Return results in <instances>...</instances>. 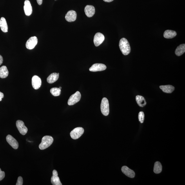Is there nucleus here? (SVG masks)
Masks as SVG:
<instances>
[{"instance_id": "f03ea898", "label": "nucleus", "mask_w": 185, "mask_h": 185, "mask_svg": "<svg viewBox=\"0 0 185 185\" xmlns=\"http://www.w3.org/2000/svg\"><path fill=\"white\" fill-rule=\"evenodd\" d=\"M53 139L50 136L46 135L42 138V142L39 145L40 150H44L50 147L53 143Z\"/></svg>"}, {"instance_id": "dca6fc26", "label": "nucleus", "mask_w": 185, "mask_h": 185, "mask_svg": "<svg viewBox=\"0 0 185 185\" xmlns=\"http://www.w3.org/2000/svg\"><path fill=\"white\" fill-rule=\"evenodd\" d=\"M84 12L87 16L88 18L92 17L95 14V8L93 6L87 5L85 8Z\"/></svg>"}, {"instance_id": "f257e3e1", "label": "nucleus", "mask_w": 185, "mask_h": 185, "mask_svg": "<svg viewBox=\"0 0 185 185\" xmlns=\"http://www.w3.org/2000/svg\"><path fill=\"white\" fill-rule=\"evenodd\" d=\"M119 46L120 50L124 55H127L131 52V47L127 40L125 38H122L120 40Z\"/></svg>"}, {"instance_id": "a878e982", "label": "nucleus", "mask_w": 185, "mask_h": 185, "mask_svg": "<svg viewBox=\"0 0 185 185\" xmlns=\"http://www.w3.org/2000/svg\"><path fill=\"white\" fill-rule=\"evenodd\" d=\"M138 118L141 123H143L144 120V114L143 111H140L138 115Z\"/></svg>"}, {"instance_id": "423d86ee", "label": "nucleus", "mask_w": 185, "mask_h": 185, "mask_svg": "<svg viewBox=\"0 0 185 185\" xmlns=\"http://www.w3.org/2000/svg\"><path fill=\"white\" fill-rule=\"evenodd\" d=\"M16 125L20 133L22 135H26L28 132V129L24 125V122L21 120H18Z\"/></svg>"}, {"instance_id": "f8f14e48", "label": "nucleus", "mask_w": 185, "mask_h": 185, "mask_svg": "<svg viewBox=\"0 0 185 185\" xmlns=\"http://www.w3.org/2000/svg\"><path fill=\"white\" fill-rule=\"evenodd\" d=\"M77 13L75 11L71 10L69 11L67 13L65 19L66 21L68 22H74L77 19Z\"/></svg>"}, {"instance_id": "2eb2a0df", "label": "nucleus", "mask_w": 185, "mask_h": 185, "mask_svg": "<svg viewBox=\"0 0 185 185\" xmlns=\"http://www.w3.org/2000/svg\"><path fill=\"white\" fill-rule=\"evenodd\" d=\"M122 172L127 176L130 178H134L135 176V173L133 170L129 168L126 166L122 167L121 168Z\"/></svg>"}, {"instance_id": "ddd939ff", "label": "nucleus", "mask_w": 185, "mask_h": 185, "mask_svg": "<svg viewBox=\"0 0 185 185\" xmlns=\"http://www.w3.org/2000/svg\"><path fill=\"white\" fill-rule=\"evenodd\" d=\"M57 171L55 170H53V176L51 177V182L53 185H62L60 181L59 178L58 177Z\"/></svg>"}, {"instance_id": "393cba45", "label": "nucleus", "mask_w": 185, "mask_h": 185, "mask_svg": "<svg viewBox=\"0 0 185 185\" xmlns=\"http://www.w3.org/2000/svg\"><path fill=\"white\" fill-rule=\"evenodd\" d=\"M50 92L53 96L57 97L61 94V90L59 88H53L50 89Z\"/></svg>"}, {"instance_id": "1a4fd4ad", "label": "nucleus", "mask_w": 185, "mask_h": 185, "mask_svg": "<svg viewBox=\"0 0 185 185\" xmlns=\"http://www.w3.org/2000/svg\"><path fill=\"white\" fill-rule=\"evenodd\" d=\"M6 141L13 148L16 150L19 147V143L16 140L10 135H8L6 137Z\"/></svg>"}, {"instance_id": "a211bd4d", "label": "nucleus", "mask_w": 185, "mask_h": 185, "mask_svg": "<svg viewBox=\"0 0 185 185\" xmlns=\"http://www.w3.org/2000/svg\"><path fill=\"white\" fill-rule=\"evenodd\" d=\"M159 88L164 92L167 93H172L175 89L174 87L170 85L160 86Z\"/></svg>"}, {"instance_id": "20e7f679", "label": "nucleus", "mask_w": 185, "mask_h": 185, "mask_svg": "<svg viewBox=\"0 0 185 185\" xmlns=\"http://www.w3.org/2000/svg\"><path fill=\"white\" fill-rule=\"evenodd\" d=\"M81 97V93L79 91H77L70 97L68 102V105H73L76 104L80 101Z\"/></svg>"}, {"instance_id": "4468645a", "label": "nucleus", "mask_w": 185, "mask_h": 185, "mask_svg": "<svg viewBox=\"0 0 185 185\" xmlns=\"http://www.w3.org/2000/svg\"><path fill=\"white\" fill-rule=\"evenodd\" d=\"M24 12L27 16H30L32 12V8L31 6L30 2L28 0L24 1Z\"/></svg>"}, {"instance_id": "9b49d317", "label": "nucleus", "mask_w": 185, "mask_h": 185, "mask_svg": "<svg viewBox=\"0 0 185 185\" xmlns=\"http://www.w3.org/2000/svg\"><path fill=\"white\" fill-rule=\"evenodd\" d=\"M32 84L33 88L35 90H37L41 86L42 81L41 78L37 75H34L32 78Z\"/></svg>"}, {"instance_id": "aec40b11", "label": "nucleus", "mask_w": 185, "mask_h": 185, "mask_svg": "<svg viewBox=\"0 0 185 185\" xmlns=\"http://www.w3.org/2000/svg\"><path fill=\"white\" fill-rule=\"evenodd\" d=\"M0 27L3 32H7L8 27L6 19L4 17H1L0 20Z\"/></svg>"}, {"instance_id": "412c9836", "label": "nucleus", "mask_w": 185, "mask_h": 185, "mask_svg": "<svg viewBox=\"0 0 185 185\" xmlns=\"http://www.w3.org/2000/svg\"><path fill=\"white\" fill-rule=\"evenodd\" d=\"M136 101L138 105L139 106L144 107L146 105V102L144 97L140 95H137L136 97Z\"/></svg>"}, {"instance_id": "f3484780", "label": "nucleus", "mask_w": 185, "mask_h": 185, "mask_svg": "<svg viewBox=\"0 0 185 185\" xmlns=\"http://www.w3.org/2000/svg\"><path fill=\"white\" fill-rule=\"evenodd\" d=\"M59 78V73H53L49 76L47 78L48 83L52 84L56 82Z\"/></svg>"}, {"instance_id": "0eeeda50", "label": "nucleus", "mask_w": 185, "mask_h": 185, "mask_svg": "<svg viewBox=\"0 0 185 185\" xmlns=\"http://www.w3.org/2000/svg\"><path fill=\"white\" fill-rule=\"evenodd\" d=\"M38 40L37 37H32L30 38L26 43V47L29 50H32L34 48L37 44Z\"/></svg>"}, {"instance_id": "b1692460", "label": "nucleus", "mask_w": 185, "mask_h": 185, "mask_svg": "<svg viewBox=\"0 0 185 185\" xmlns=\"http://www.w3.org/2000/svg\"><path fill=\"white\" fill-rule=\"evenodd\" d=\"M162 170V166L160 162H155L154 172L156 174H159L161 173Z\"/></svg>"}, {"instance_id": "7c9ffc66", "label": "nucleus", "mask_w": 185, "mask_h": 185, "mask_svg": "<svg viewBox=\"0 0 185 185\" xmlns=\"http://www.w3.org/2000/svg\"><path fill=\"white\" fill-rule=\"evenodd\" d=\"M38 4L39 5H41L42 2H43V0H37Z\"/></svg>"}, {"instance_id": "9d476101", "label": "nucleus", "mask_w": 185, "mask_h": 185, "mask_svg": "<svg viewBox=\"0 0 185 185\" xmlns=\"http://www.w3.org/2000/svg\"><path fill=\"white\" fill-rule=\"evenodd\" d=\"M107 67L104 64H95L91 67L89 70L92 72H97L105 70Z\"/></svg>"}, {"instance_id": "c756f323", "label": "nucleus", "mask_w": 185, "mask_h": 185, "mask_svg": "<svg viewBox=\"0 0 185 185\" xmlns=\"http://www.w3.org/2000/svg\"><path fill=\"white\" fill-rule=\"evenodd\" d=\"M3 57L1 55H0V65H1L3 64Z\"/></svg>"}, {"instance_id": "4be33fe9", "label": "nucleus", "mask_w": 185, "mask_h": 185, "mask_svg": "<svg viewBox=\"0 0 185 185\" xmlns=\"http://www.w3.org/2000/svg\"><path fill=\"white\" fill-rule=\"evenodd\" d=\"M185 52V44H182L180 45L177 47L176 49L175 53L176 55L178 56H181Z\"/></svg>"}, {"instance_id": "5701e85b", "label": "nucleus", "mask_w": 185, "mask_h": 185, "mask_svg": "<svg viewBox=\"0 0 185 185\" xmlns=\"http://www.w3.org/2000/svg\"><path fill=\"white\" fill-rule=\"evenodd\" d=\"M9 71L6 66H3L0 68V78L2 79L5 78L8 76Z\"/></svg>"}, {"instance_id": "39448f33", "label": "nucleus", "mask_w": 185, "mask_h": 185, "mask_svg": "<svg viewBox=\"0 0 185 185\" xmlns=\"http://www.w3.org/2000/svg\"><path fill=\"white\" fill-rule=\"evenodd\" d=\"M84 130L82 127H77L71 131L70 135L71 138L74 140L79 139L83 134Z\"/></svg>"}, {"instance_id": "bb28decb", "label": "nucleus", "mask_w": 185, "mask_h": 185, "mask_svg": "<svg viewBox=\"0 0 185 185\" xmlns=\"http://www.w3.org/2000/svg\"><path fill=\"white\" fill-rule=\"evenodd\" d=\"M23 184V178L21 177L20 176L18 178L17 181L16 185H22Z\"/></svg>"}, {"instance_id": "cd10ccee", "label": "nucleus", "mask_w": 185, "mask_h": 185, "mask_svg": "<svg viewBox=\"0 0 185 185\" xmlns=\"http://www.w3.org/2000/svg\"><path fill=\"white\" fill-rule=\"evenodd\" d=\"M5 177V173L3 171H2L0 168V181L4 179Z\"/></svg>"}, {"instance_id": "c85d7f7f", "label": "nucleus", "mask_w": 185, "mask_h": 185, "mask_svg": "<svg viewBox=\"0 0 185 185\" xmlns=\"http://www.w3.org/2000/svg\"><path fill=\"white\" fill-rule=\"evenodd\" d=\"M4 97V94L3 93L0 92V101H2V99Z\"/></svg>"}, {"instance_id": "6ab92c4d", "label": "nucleus", "mask_w": 185, "mask_h": 185, "mask_svg": "<svg viewBox=\"0 0 185 185\" xmlns=\"http://www.w3.org/2000/svg\"><path fill=\"white\" fill-rule=\"evenodd\" d=\"M177 35L175 31L171 30H167L165 31L164 37L165 38L171 39L175 37Z\"/></svg>"}, {"instance_id": "473e14b6", "label": "nucleus", "mask_w": 185, "mask_h": 185, "mask_svg": "<svg viewBox=\"0 0 185 185\" xmlns=\"http://www.w3.org/2000/svg\"><path fill=\"white\" fill-rule=\"evenodd\" d=\"M59 89H61V87H59Z\"/></svg>"}, {"instance_id": "2f4dec72", "label": "nucleus", "mask_w": 185, "mask_h": 185, "mask_svg": "<svg viewBox=\"0 0 185 185\" xmlns=\"http://www.w3.org/2000/svg\"><path fill=\"white\" fill-rule=\"evenodd\" d=\"M103 1L106 2H108V3H110V2L113 1V0H103Z\"/></svg>"}, {"instance_id": "6e6552de", "label": "nucleus", "mask_w": 185, "mask_h": 185, "mask_svg": "<svg viewBox=\"0 0 185 185\" xmlns=\"http://www.w3.org/2000/svg\"><path fill=\"white\" fill-rule=\"evenodd\" d=\"M105 39L104 36L101 33H97L94 36V43L96 46H99L104 42Z\"/></svg>"}, {"instance_id": "7ed1b4c3", "label": "nucleus", "mask_w": 185, "mask_h": 185, "mask_svg": "<svg viewBox=\"0 0 185 185\" xmlns=\"http://www.w3.org/2000/svg\"><path fill=\"white\" fill-rule=\"evenodd\" d=\"M102 113L105 116H107L110 113V107L108 100L107 98L104 97L102 99L101 105Z\"/></svg>"}]
</instances>
